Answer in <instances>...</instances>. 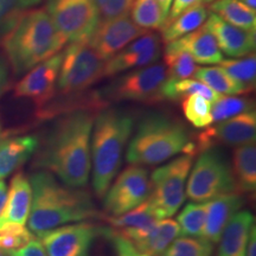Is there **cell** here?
<instances>
[{"mask_svg": "<svg viewBox=\"0 0 256 256\" xmlns=\"http://www.w3.org/2000/svg\"><path fill=\"white\" fill-rule=\"evenodd\" d=\"M95 114L76 110L56 120L40 142L34 166L44 170L70 188H81L90 177V139Z\"/></svg>", "mask_w": 256, "mask_h": 256, "instance_id": "obj_1", "label": "cell"}, {"mask_svg": "<svg viewBox=\"0 0 256 256\" xmlns=\"http://www.w3.org/2000/svg\"><path fill=\"white\" fill-rule=\"evenodd\" d=\"M32 188L28 229L40 234L66 223L102 218L87 190L70 188L50 172L38 170L28 178Z\"/></svg>", "mask_w": 256, "mask_h": 256, "instance_id": "obj_2", "label": "cell"}, {"mask_svg": "<svg viewBox=\"0 0 256 256\" xmlns=\"http://www.w3.org/2000/svg\"><path fill=\"white\" fill-rule=\"evenodd\" d=\"M196 151V145L182 121L153 112L138 124L127 147L126 160L130 165L153 166L168 162L180 152L194 156Z\"/></svg>", "mask_w": 256, "mask_h": 256, "instance_id": "obj_3", "label": "cell"}, {"mask_svg": "<svg viewBox=\"0 0 256 256\" xmlns=\"http://www.w3.org/2000/svg\"><path fill=\"white\" fill-rule=\"evenodd\" d=\"M134 119L127 110L118 108L98 112L92 124L90 159L92 188L98 198L104 197L116 177L122 153L133 132Z\"/></svg>", "mask_w": 256, "mask_h": 256, "instance_id": "obj_4", "label": "cell"}, {"mask_svg": "<svg viewBox=\"0 0 256 256\" xmlns=\"http://www.w3.org/2000/svg\"><path fill=\"white\" fill-rule=\"evenodd\" d=\"M66 43L46 10H28L2 40L16 76L24 75L37 64L56 55Z\"/></svg>", "mask_w": 256, "mask_h": 256, "instance_id": "obj_5", "label": "cell"}, {"mask_svg": "<svg viewBox=\"0 0 256 256\" xmlns=\"http://www.w3.org/2000/svg\"><path fill=\"white\" fill-rule=\"evenodd\" d=\"M232 192L238 186L226 154L217 147L202 151L188 180V200L204 203Z\"/></svg>", "mask_w": 256, "mask_h": 256, "instance_id": "obj_6", "label": "cell"}, {"mask_svg": "<svg viewBox=\"0 0 256 256\" xmlns=\"http://www.w3.org/2000/svg\"><path fill=\"white\" fill-rule=\"evenodd\" d=\"M106 60L88 42L70 43L62 51V62L56 82L60 95H81L104 78Z\"/></svg>", "mask_w": 256, "mask_h": 256, "instance_id": "obj_7", "label": "cell"}, {"mask_svg": "<svg viewBox=\"0 0 256 256\" xmlns=\"http://www.w3.org/2000/svg\"><path fill=\"white\" fill-rule=\"evenodd\" d=\"M166 80L168 72L165 64L153 63L124 74L96 92L106 104L121 101L153 104L162 101L160 90Z\"/></svg>", "mask_w": 256, "mask_h": 256, "instance_id": "obj_8", "label": "cell"}, {"mask_svg": "<svg viewBox=\"0 0 256 256\" xmlns=\"http://www.w3.org/2000/svg\"><path fill=\"white\" fill-rule=\"evenodd\" d=\"M194 156L184 154L153 171L150 179L151 192L148 200L152 202L162 218L174 216L183 206L185 183L190 172Z\"/></svg>", "mask_w": 256, "mask_h": 256, "instance_id": "obj_9", "label": "cell"}, {"mask_svg": "<svg viewBox=\"0 0 256 256\" xmlns=\"http://www.w3.org/2000/svg\"><path fill=\"white\" fill-rule=\"evenodd\" d=\"M46 8L66 43L88 42L100 24L94 0H46Z\"/></svg>", "mask_w": 256, "mask_h": 256, "instance_id": "obj_10", "label": "cell"}, {"mask_svg": "<svg viewBox=\"0 0 256 256\" xmlns=\"http://www.w3.org/2000/svg\"><path fill=\"white\" fill-rule=\"evenodd\" d=\"M150 192L148 171L144 166H128L106 192L104 211L108 216L124 215L148 200Z\"/></svg>", "mask_w": 256, "mask_h": 256, "instance_id": "obj_11", "label": "cell"}, {"mask_svg": "<svg viewBox=\"0 0 256 256\" xmlns=\"http://www.w3.org/2000/svg\"><path fill=\"white\" fill-rule=\"evenodd\" d=\"M100 234L101 228L95 224L76 222L37 235L48 256H90L92 243Z\"/></svg>", "mask_w": 256, "mask_h": 256, "instance_id": "obj_12", "label": "cell"}, {"mask_svg": "<svg viewBox=\"0 0 256 256\" xmlns=\"http://www.w3.org/2000/svg\"><path fill=\"white\" fill-rule=\"evenodd\" d=\"M146 32L148 31L138 26L130 16L124 14L100 22L88 43L102 60H108Z\"/></svg>", "mask_w": 256, "mask_h": 256, "instance_id": "obj_13", "label": "cell"}, {"mask_svg": "<svg viewBox=\"0 0 256 256\" xmlns=\"http://www.w3.org/2000/svg\"><path fill=\"white\" fill-rule=\"evenodd\" d=\"M62 62V52H57L34 66L14 87L16 98H30L38 107H44L52 100Z\"/></svg>", "mask_w": 256, "mask_h": 256, "instance_id": "obj_14", "label": "cell"}, {"mask_svg": "<svg viewBox=\"0 0 256 256\" xmlns=\"http://www.w3.org/2000/svg\"><path fill=\"white\" fill-rule=\"evenodd\" d=\"M256 114L246 112L228 120L217 122L216 126L208 128L198 136V150L216 147L218 144L228 146H242L255 142Z\"/></svg>", "mask_w": 256, "mask_h": 256, "instance_id": "obj_15", "label": "cell"}, {"mask_svg": "<svg viewBox=\"0 0 256 256\" xmlns=\"http://www.w3.org/2000/svg\"><path fill=\"white\" fill-rule=\"evenodd\" d=\"M160 43L162 40L159 34L156 32H146L142 37L128 44V46L116 55L106 60L104 78L156 63L162 55Z\"/></svg>", "mask_w": 256, "mask_h": 256, "instance_id": "obj_16", "label": "cell"}, {"mask_svg": "<svg viewBox=\"0 0 256 256\" xmlns=\"http://www.w3.org/2000/svg\"><path fill=\"white\" fill-rule=\"evenodd\" d=\"M216 40L220 52L230 58H241L254 54L255 32L238 28L210 12L204 25Z\"/></svg>", "mask_w": 256, "mask_h": 256, "instance_id": "obj_17", "label": "cell"}, {"mask_svg": "<svg viewBox=\"0 0 256 256\" xmlns=\"http://www.w3.org/2000/svg\"><path fill=\"white\" fill-rule=\"evenodd\" d=\"M112 229L132 244L142 241L160 220H164L150 200L120 216H102Z\"/></svg>", "mask_w": 256, "mask_h": 256, "instance_id": "obj_18", "label": "cell"}, {"mask_svg": "<svg viewBox=\"0 0 256 256\" xmlns=\"http://www.w3.org/2000/svg\"><path fill=\"white\" fill-rule=\"evenodd\" d=\"M244 200L238 192L220 196L208 203V212L203 236L214 244L220 242L223 230L236 212L241 210Z\"/></svg>", "mask_w": 256, "mask_h": 256, "instance_id": "obj_19", "label": "cell"}, {"mask_svg": "<svg viewBox=\"0 0 256 256\" xmlns=\"http://www.w3.org/2000/svg\"><path fill=\"white\" fill-rule=\"evenodd\" d=\"M255 218L248 210H240L226 224L220 236L218 256H246Z\"/></svg>", "mask_w": 256, "mask_h": 256, "instance_id": "obj_20", "label": "cell"}, {"mask_svg": "<svg viewBox=\"0 0 256 256\" xmlns=\"http://www.w3.org/2000/svg\"><path fill=\"white\" fill-rule=\"evenodd\" d=\"M170 48L184 50L191 55L194 62L202 64H220L223 60L216 40L206 26L185 34L174 42L168 43Z\"/></svg>", "mask_w": 256, "mask_h": 256, "instance_id": "obj_21", "label": "cell"}, {"mask_svg": "<svg viewBox=\"0 0 256 256\" xmlns=\"http://www.w3.org/2000/svg\"><path fill=\"white\" fill-rule=\"evenodd\" d=\"M32 188L28 178L19 172L12 178L8 190L4 210L0 215V226L4 223L25 224L30 215Z\"/></svg>", "mask_w": 256, "mask_h": 256, "instance_id": "obj_22", "label": "cell"}, {"mask_svg": "<svg viewBox=\"0 0 256 256\" xmlns=\"http://www.w3.org/2000/svg\"><path fill=\"white\" fill-rule=\"evenodd\" d=\"M40 139L36 136H14L0 140V180L24 165L36 153Z\"/></svg>", "mask_w": 256, "mask_h": 256, "instance_id": "obj_23", "label": "cell"}, {"mask_svg": "<svg viewBox=\"0 0 256 256\" xmlns=\"http://www.w3.org/2000/svg\"><path fill=\"white\" fill-rule=\"evenodd\" d=\"M232 176L238 191L255 192L256 190V147L255 142L238 146L234 151Z\"/></svg>", "mask_w": 256, "mask_h": 256, "instance_id": "obj_24", "label": "cell"}, {"mask_svg": "<svg viewBox=\"0 0 256 256\" xmlns=\"http://www.w3.org/2000/svg\"><path fill=\"white\" fill-rule=\"evenodd\" d=\"M179 235H180V228L176 220L168 218L160 220L145 238L134 243L133 246L144 254L162 256Z\"/></svg>", "mask_w": 256, "mask_h": 256, "instance_id": "obj_25", "label": "cell"}, {"mask_svg": "<svg viewBox=\"0 0 256 256\" xmlns=\"http://www.w3.org/2000/svg\"><path fill=\"white\" fill-rule=\"evenodd\" d=\"M208 14V8L203 4H198L192 8L185 10L183 14L178 16L174 20L162 28V40L165 44L174 42L178 38L197 30L206 23Z\"/></svg>", "mask_w": 256, "mask_h": 256, "instance_id": "obj_26", "label": "cell"}, {"mask_svg": "<svg viewBox=\"0 0 256 256\" xmlns=\"http://www.w3.org/2000/svg\"><path fill=\"white\" fill-rule=\"evenodd\" d=\"M209 10L226 23L248 31H256L255 11L246 6L241 0H214Z\"/></svg>", "mask_w": 256, "mask_h": 256, "instance_id": "obj_27", "label": "cell"}, {"mask_svg": "<svg viewBox=\"0 0 256 256\" xmlns=\"http://www.w3.org/2000/svg\"><path fill=\"white\" fill-rule=\"evenodd\" d=\"M200 95L208 101L215 102L220 98V94L214 92L203 82L196 80H172L168 78L160 90V100L179 101L186 96Z\"/></svg>", "mask_w": 256, "mask_h": 256, "instance_id": "obj_28", "label": "cell"}, {"mask_svg": "<svg viewBox=\"0 0 256 256\" xmlns=\"http://www.w3.org/2000/svg\"><path fill=\"white\" fill-rule=\"evenodd\" d=\"M194 76L198 81L203 82L204 84L220 95L226 94L232 96L250 92L246 86L234 80L220 66H200L196 69Z\"/></svg>", "mask_w": 256, "mask_h": 256, "instance_id": "obj_29", "label": "cell"}, {"mask_svg": "<svg viewBox=\"0 0 256 256\" xmlns=\"http://www.w3.org/2000/svg\"><path fill=\"white\" fill-rule=\"evenodd\" d=\"M130 11L133 23L144 30H158L164 25L165 16L158 0H133Z\"/></svg>", "mask_w": 256, "mask_h": 256, "instance_id": "obj_30", "label": "cell"}, {"mask_svg": "<svg viewBox=\"0 0 256 256\" xmlns=\"http://www.w3.org/2000/svg\"><path fill=\"white\" fill-rule=\"evenodd\" d=\"M42 0H0V43L8 36L22 17Z\"/></svg>", "mask_w": 256, "mask_h": 256, "instance_id": "obj_31", "label": "cell"}, {"mask_svg": "<svg viewBox=\"0 0 256 256\" xmlns=\"http://www.w3.org/2000/svg\"><path fill=\"white\" fill-rule=\"evenodd\" d=\"M208 212V203H188L183 208L177 217L180 235L203 236Z\"/></svg>", "mask_w": 256, "mask_h": 256, "instance_id": "obj_32", "label": "cell"}, {"mask_svg": "<svg viewBox=\"0 0 256 256\" xmlns=\"http://www.w3.org/2000/svg\"><path fill=\"white\" fill-rule=\"evenodd\" d=\"M164 60L168 78L185 80L194 76L197 66L191 55L184 50L174 49L166 46Z\"/></svg>", "mask_w": 256, "mask_h": 256, "instance_id": "obj_33", "label": "cell"}, {"mask_svg": "<svg viewBox=\"0 0 256 256\" xmlns=\"http://www.w3.org/2000/svg\"><path fill=\"white\" fill-rule=\"evenodd\" d=\"M220 68L226 72L236 81L246 86L249 90L255 88L256 81V57L254 54L238 60H222Z\"/></svg>", "mask_w": 256, "mask_h": 256, "instance_id": "obj_34", "label": "cell"}, {"mask_svg": "<svg viewBox=\"0 0 256 256\" xmlns=\"http://www.w3.org/2000/svg\"><path fill=\"white\" fill-rule=\"evenodd\" d=\"M254 108L255 104L250 98L220 96L218 100L214 102V106H211V118L212 122H220L246 112H252Z\"/></svg>", "mask_w": 256, "mask_h": 256, "instance_id": "obj_35", "label": "cell"}, {"mask_svg": "<svg viewBox=\"0 0 256 256\" xmlns=\"http://www.w3.org/2000/svg\"><path fill=\"white\" fill-rule=\"evenodd\" d=\"M214 249V243L204 238H179L168 246L162 256H211Z\"/></svg>", "mask_w": 256, "mask_h": 256, "instance_id": "obj_36", "label": "cell"}, {"mask_svg": "<svg viewBox=\"0 0 256 256\" xmlns=\"http://www.w3.org/2000/svg\"><path fill=\"white\" fill-rule=\"evenodd\" d=\"M184 116L191 124L197 128L208 127L212 124L211 118V102L200 95H190L183 98Z\"/></svg>", "mask_w": 256, "mask_h": 256, "instance_id": "obj_37", "label": "cell"}, {"mask_svg": "<svg viewBox=\"0 0 256 256\" xmlns=\"http://www.w3.org/2000/svg\"><path fill=\"white\" fill-rule=\"evenodd\" d=\"M34 238L30 229L25 228L24 224L4 223L0 226V248L6 252L24 247Z\"/></svg>", "mask_w": 256, "mask_h": 256, "instance_id": "obj_38", "label": "cell"}, {"mask_svg": "<svg viewBox=\"0 0 256 256\" xmlns=\"http://www.w3.org/2000/svg\"><path fill=\"white\" fill-rule=\"evenodd\" d=\"M100 22L128 14L133 0H94Z\"/></svg>", "mask_w": 256, "mask_h": 256, "instance_id": "obj_39", "label": "cell"}, {"mask_svg": "<svg viewBox=\"0 0 256 256\" xmlns=\"http://www.w3.org/2000/svg\"><path fill=\"white\" fill-rule=\"evenodd\" d=\"M101 235L110 240L113 247L116 250V256H150L140 252L128 240L124 238L112 228H101Z\"/></svg>", "mask_w": 256, "mask_h": 256, "instance_id": "obj_40", "label": "cell"}, {"mask_svg": "<svg viewBox=\"0 0 256 256\" xmlns=\"http://www.w3.org/2000/svg\"><path fill=\"white\" fill-rule=\"evenodd\" d=\"M172 2H174V4H172V6L168 10V14L166 16L162 28L168 25L172 20H174L179 14H183L185 10L190 8L194 5L203 4V2H206V0H172ZM162 28H160V30H162Z\"/></svg>", "mask_w": 256, "mask_h": 256, "instance_id": "obj_41", "label": "cell"}, {"mask_svg": "<svg viewBox=\"0 0 256 256\" xmlns=\"http://www.w3.org/2000/svg\"><path fill=\"white\" fill-rule=\"evenodd\" d=\"M8 256H48L40 240H31L24 247L8 252Z\"/></svg>", "mask_w": 256, "mask_h": 256, "instance_id": "obj_42", "label": "cell"}, {"mask_svg": "<svg viewBox=\"0 0 256 256\" xmlns=\"http://www.w3.org/2000/svg\"><path fill=\"white\" fill-rule=\"evenodd\" d=\"M8 86V66L6 60L0 55V96L4 94Z\"/></svg>", "mask_w": 256, "mask_h": 256, "instance_id": "obj_43", "label": "cell"}, {"mask_svg": "<svg viewBox=\"0 0 256 256\" xmlns=\"http://www.w3.org/2000/svg\"><path fill=\"white\" fill-rule=\"evenodd\" d=\"M246 256H256V228L252 229L250 238H249L248 247H247V254Z\"/></svg>", "mask_w": 256, "mask_h": 256, "instance_id": "obj_44", "label": "cell"}, {"mask_svg": "<svg viewBox=\"0 0 256 256\" xmlns=\"http://www.w3.org/2000/svg\"><path fill=\"white\" fill-rule=\"evenodd\" d=\"M6 200H8V186L4 180H0V215L4 210Z\"/></svg>", "mask_w": 256, "mask_h": 256, "instance_id": "obj_45", "label": "cell"}, {"mask_svg": "<svg viewBox=\"0 0 256 256\" xmlns=\"http://www.w3.org/2000/svg\"><path fill=\"white\" fill-rule=\"evenodd\" d=\"M158 2H159L160 8H162V14H164L165 18H166V16H168V10H170V8H171L172 0H158Z\"/></svg>", "mask_w": 256, "mask_h": 256, "instance_id": "obj_46", "label": "cell"}, {"mask_svg": "<svg viewBox=\"0 0 256 256\" xmlns=\"http://www.w3.org/2000/svg\"><path fill=\"white\" fill-rule=\"evenodd\" d=\"M241 2L252 11H256V0H241Z\"/></svg>", "mask_w": 256, "mask_h": 256, "instance_id": "obj_47", "label": "cell"}, {"mask_svg": "<svg viewBox=\"0 0 256 256\" xmlns=\"http://www.w3.org/2000/svg\"><path fill=\"white\" fill-rule=\"evenodd\" d=\"M0 256H8V252H6L5 250H2V248H0Z\"/></svg>", "mask_w": 256, "mask_h": 256, "instance_id": "obj_48", "label": "cell"}, {"mask_svg": "<svg viewBox=\"0 0 256 256\" xmlns=\"http://www.w3.org/2000/svg\"><path fill=\"white\" fill-rule=\"evenodd\" d=\"M0 140H2V124H0Z\"/></svg>", "mask_w": 256, "mask_h": 256, "instance_id": "obj_49", "label": "cell"}, {"mask_svg": "<svg viewBox=\"0 0 256 256\" xmlns=\"http://www.w3.org/2000/svg\"><path fill=\"white\" fill-rule=\"evenodd\" d=\"M212 2V0H206V2Z\"/></svg>", "mask_w": 256, "mask_h": 256, "instance_id": "obj_50", "label": "cell"}]
</instances>
